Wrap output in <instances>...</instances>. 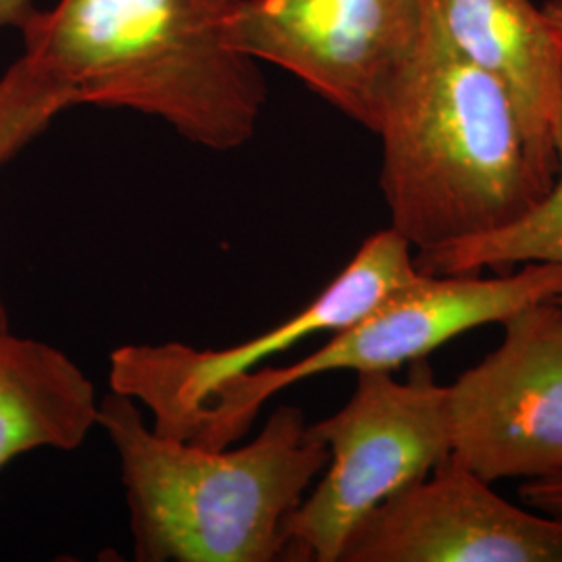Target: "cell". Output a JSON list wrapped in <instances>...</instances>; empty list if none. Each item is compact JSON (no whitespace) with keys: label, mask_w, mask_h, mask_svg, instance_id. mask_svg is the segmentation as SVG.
<instances>
[{"label":"cell","mask_w":562,"mask_h":562,"mask_svg":"<svg viewBox=\"0 0 562 562\" xmlns=\"http://www.w3.org/2000/svg\"><path fill=\"white\" fill-rule=\"evenodd\" d=\"M373 134L390 227L415 255L496 234L543 196L510 97L448 42L425 0Z\"/></svg>","instance_id":"6da1fadb"},{"label":"cell","mask_w":562,"mask_h":562,"mask_svg":"<svg viewBox=\"0 0 562 562\" xmlns=\"http://www.w3.org/2000/svg\"><path fill=\"white\" fill-rule=\"evenodd\" d=\"M241 0H59L21 25L23 55L80 104L161 120L204 148L252 140L267 104L259 60L229 42Z\"/></svg>","instance_id":"7a4b0ae2"},{"label":"cell","mask_w":562,"mask_h":562,"mask_svg":"<svg viewBox=\"0 0 562 562\" xmlns=\"http://www.w3.org/2000/svg\"><path fill=\"white\" fill-rule=\"evenodd\" d=\"M99 427L117 450L140 562L285 559V522L329 459L302 408L283 404L257 438L204 448L144 422L138 402L111 390Z\"/></svg>","instance_id":"3957f363"},{"label":"cell","mask_w":562,"mask_h":562,"mask_svg":"<svg viewBox=\"0 0 562 562\" xmlns=\"http://www.w3.org/2000/svg\"><path fill=\"white\" fill-rule=\"evenodd\" d=\"M542 301L562 302V265L527 262L492 278L422 273L361 322L329 334L308 357L244 371L220 383L165 434L204 448L234 446L246 438L262 406L296 383L338 371L394 373L404 364L429 359L471 329L503 325L525 306Z\"/></svg>","instance_id":"277c9868"},{"label":"cell","mask_w":562,"mask_h":562,"mask_svg":"<svg viewBox=\"0 0 562 562\" xmlns=\"http://www.w3.org/2000/svg\"><path fill=\"white\" fill-rule=\"evenodd\" d=\"M311 427L329 459L285 522V559L294 561L340 562L369 513L450 457L446 385L427 359L404 382L390 371L357 373L350 401Z\"/></svg>","instance_id":"5b68a950"},{"label":"cell","mask_w":562,"mask_h":562,"mask_svg":"<svg viewBox=\"0 0 562 562\" xmlns=\"http://www.w3.org/2000/svg\"><path fill=\"white\" fill-rule=\"evenodd\" d=\"M411 244L392 227L362 241L355 257L299 313L252 340L222 350H199L181 341L127 344L109 357L111 390L138 402L157 431H167L220 383L261 367L319 334L361 322L383 302L422 278Z\"/></svg>","instance_id":"8992f818"},{"label":"cell","mask_w":562,"mask_h":562,"mask_svg":"<svg viewBox=\"0 0 562 562\" xmlns=\"http://www.w3.org/2000/svg\"><path fill=\"white\" fill-rule=\"evenodd\" d=\"M504 338L446 385L450 454L490 483L562 473V304H529Z\"/></svg>","instance_id":"52a82bcc"},{"label":"cell","mask_w":562,"mask_h":562,"mask_svg":"<svg viewBox=\"0 0 562 562\" xmlns=\"http://www.w3.org/2000/svg\"><path fill=\"white\" fill-rule=\"evenodd\" d=\"M422 18L423 0H241L227 32L244 55L292 74L373 132Z\"/></svg>","instance_id":"ba28073f"},{"label":"cell","mask_w":562,"mask_h":562,"mask_svg":"<svg viewBox=\"0 0 562 562\" xmlns=\"http://www.w3.org/2000/svg\"><path fill=\"white\" fill-rule=\"evenodd\" d=\"M492 485L450 454L369 513L340 562H562V519Z\"/></svg>","instance_id":"9c48e42d"},{"label":"cell","mask_w":562,"mask_h":562,"mask_svg":"<svg viewBox=\"0 0 562 562\" xmlns=\"http://www.w3.org/2000/svg\"><path fill=\"white\" fill-rule=\"evenodd\" d=\"M462 57L501 81L519 115L543 188L554 181V130L562 99V44L531 0H425Z\"/></svg>","instance_id":"30bf717a"},{"label":"cell","mask_w":562,"mask_h":562,"mask_svg":"<svg viewBox=\"0 0 562 562\" xmlns=\"http://www.w3.org/2000/svg\"><path fill=\"white\" fill-rule=\"evenodd\" d=\"M99 417L97 387L78 362L0 329V469L36 448L78 450Z\"/></svg>","instance_id":"8fae6325"},{"label":"cell","mask_w":562,"mask_h":562,"mask_svg":"<svg viewBox=\"0 0 562 562\" xmlns=\"http://www.w3.org/2000/svg\"><path fill=\"white\" fill-rule=\"evenodd\" d=\"M554 157L557 173L552 186L519 222L483 238L415 255L419 271L436 276L503 273L527 262L562 265V99L554 130Z\"/></svg>","instance_id":"7c38bea8"},{"label":"cell","mask_w":562,"mask_h":562,"mask_svg":"<svg viewBox=\"0 0 562 562\" xmlns=\"http://www.w3.org/2000/svg\"><path fill=\"white\" fill-rule=\"evenodd\" d=\"M80 99L38 60L21 55L0 78V142L25 148Z\"/></svg>","instance_id":"4fadbf2b"},{"label":"cell","mask_w":562,"mask_h":562,"mask_svg":"<svg viewBox=\"0 0 562 562\" xmlns=\"http://www.w3.org/2000/svg\"><path fill=\"white\" fill-rule=\"evenodd\" d=\"M519 496L525 506L562 519V473L522 483Z\"/></svg>","instance_id":"5bb4252c"},{"label":"cell","mask_w":562,"mask_h":562,"mask_svg":"<svg viewBox=\"0 0 562 562\" xmlns=\"http://www.w3.org/2000/svg\"><path fill=\"white\" fill-rule=\"evenodd\" d=\"M32 0H0V27L13 25L21 27L25 20L34 13Z\"/></svg>","instance_id":"9a60e30c"},{"label":"cell","mask_w":562,"mask_h":562,"mask_svg":"<svg viewBox=\"0 0 562 562\" xmlns=\"http://www.w3.org/2000/svg\"><path fill=\"white\" fill-rule=\"evenodd\" d=\"M543 13H546V18L550 21V25H552V30H554V34H557V38L562 44V9H554V7H543Z\"/></svg>","instance_id":"2e32d148"},{"label":"cell","mask_w":562,"mask_h":562,"mask_svg":"<svg viewBox=\"0 0 562 562\" xmlns=\"http://www.w3.org/2000/svg\"><path fill=\"white\" fill-rule=\"evenodd\" d=\"M548 7H554V9H562V0H550Z\"/></svg>","instance_id":"e0dca14e"}]
</instances>
